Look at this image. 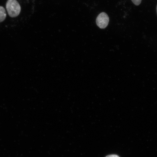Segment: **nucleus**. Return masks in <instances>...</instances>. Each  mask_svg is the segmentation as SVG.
Returning a JSON list of instances; mask_svg holds the SVG:
<instances>
[{
	"label": "nucleus",
	"instance_id": "f257e3e1",
	"mask_svg": "<svg viewBox=\"0 0 157 157\" xmlns=\"http://www.w3.org/2000/svg\"><path fill=\"white\" fill-rule=\"evenodd\" d=\"M6 8L9 15L12 17L18 16L21 13V6L17 0H8Z\"/></svg>",
	"mask_w": 157,
	"mask_h": 157
},
{
	"label": "nucleus",
	"instance_id": "f03ea898",
	"mask_svg": "<svg viewBox=\"0 0 157 157\" xmlns=\"http://www.w3.org/2000/svg\"><path fill=\"white\" fill-rule=\"evenodd\" d=\"M109 17L105 13L102 12L98 15L96 19V23L100 29H104L109 25Z\"/></svg>",
	"mask_w": 157,
	"mask_h": 157
},
{
	"label": "nucleus",
	"instance_id": "7ed1b4c3",
	"mask_svg": "<svg viewBox=\"0 0 157 157\" xmlns=\"http://www.w3.org/2000/svg\"><path fill=\"white\" fill-rule=\"evenodd\" d=\"M6 17V13L4 8L0 6V22L5 20Z\"/></svg>",
	"mask_w": 157,
	"mask_h": 157
},
{
	"label": "nucleus",
	"instance_id": "20e7f679",
	"mask_svg": "<svg viewBox=\"0 0 157 157\" xmlns=\"http://www.w3.org/2000/svg\"><path fill=\"white\" fill-rule=\"evenodd\" d=\"M135 5L138 6L140 4L142 0H131Z\"/></svg>",
	"mask_w": 157,
	"mask_h": 157
},
{
	"label": "nucleus",
	"instance_id": "39448f33",
	"mask_svg": "<svg viewBox=\"0 0 157 157\" xmlns=\"http://www.w3.org/2000/svg\"><path fill=\"white\" fill-rule=\"evenodd\" d=\"M105 157H120L119 156L116 155H109Z\"/></svg>",
	"mask_w": 157,
	"mask_h": 157
},
{
	"label": "nucleus",
	"instance_id": "423d86ee",
	"mask_svg": "<svg viewBox=\"0 0 157 157\" xmlns=\"http://www.w3.org/2000/svg\"><path fill=\"white\" fill-rule=\"evenodd\" d=\"M156 11H157V5L156 6Z\"/></svg>",
	"mask_w": 157,
	"mask_h": 157
}]
</instances>
